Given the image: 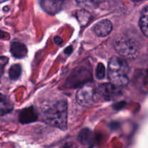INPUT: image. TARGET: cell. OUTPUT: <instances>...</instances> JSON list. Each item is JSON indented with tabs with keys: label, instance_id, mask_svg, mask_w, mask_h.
<instances>
[{
	"label": "cell",
	"instance_id": "6",
	"mask_svg": "<svg viewBox=\"0 0 148 148\" xmlns=\"http://www.w3.org/2000/svg\"><path fill=\"white\" fill-rule=\"evenodd\" d=\"M64 1V0H41L40 5L46 12L53 14L62 9Z\"/></svg>",
	"mask_w": 148,
	"mask_h": 148
},
{
	"label": "cell",
	"instance_id": "3",
	"mask_svg": "<svg viewBox=\"0 0 148 148\" xmlns=\"http://www.w3.org/2000/svg\"><path fill=\"white\" fill-rule=\"evenodd\" d=\"M114 48L122 57L133 59L138 53V47L135 40L127 36H120L114 40Z\"/></svg>",
	"mask_w": 148,
	"mask_h": 148
},
{
	"label": "cell",
	"instance_id": "8",
	"mask_svg": "<svg viewBox=\"0 0 148 148\" xmlns=\"http://www.w3.org/2000/svg\"><path fill=\"white\" fill-rule=\"evenodd\" d=\"M11 53L17 59L24 58L27 53V49L25 45L20 42H13L10 47Z\"/></svg>",
	"mask_w": 148,
	"mask_h": 148
},
{
	"label": "cell",
	"instance_id": "1",
	"mask_svg": "<svg viewBox=\"0 0 148 148\" xmlns=\"http://www.w3.org/2000/svg\"><path fill=\"white\" fill-rule=\"evenodd\" d=\"M44 119L50 125L62 130L66 129L67 105L66 101H58L43 108Z\"/></svg>",
	"mask_w": 148,
	"mask_h": 148
},
{
	"label": "cell",
	"instance_id": "15",
	"mask_svg": "<svg viewBox=\"0 0 148 148\" xmlns=\"http://www.w3.org/2000/svg\"><path fill=\"white\" fill-rule=\"evenodd\" d=\"M93 1H95V2H96L98 4H101V2H103V1H106V0H93Z\"/></svg>",
	"mask_w": 148,
	"mask_h": 148
},
{
	"label": "cell",
	"instance_id": "7",
	"mask_svg": "<svg viewBox=\"0 0 148 148\" xmlns=\"http://www.w3.org/2000/svg\"><path fill=\"white\" fill-rule=\"evenodd\" d=\"M112 23L108 20H103L94 26V31L97 36L105 37L108 36L112 30Z\"/></svg>",
	"mask_w": 148,
	"mask_h": 148
},
{
	"label": "cell",
	"instance_id": "9",
	"mask_svg": "<svg viewBox=\"0 0 148 148\" xmlns=\"http://www.w3.org/2000/svg\"><path fill=\"white\" fill-rule=\"evenodd\" d=\"M140 27L143 34L148 38V7L143 10L140 19Z\"/></svg>",
	"mask_w": 148,
	"mask_h": 148
},
{
	"label": "cell",
	"instance_id": "10",
	"mask_svg": "<svg viewBox=\"0 0 148 148\" xmlns=\"http://www.w3.org/2000/svg\"><path fill=\"white\" fill-rule=\"evenodd\" d=\"M36 116H35V113L32 108L25 110L23 111L20 116V121L22 123H28L32 122L34 120H36Z\"/></svg>",
	"mask_w": 148,
	"mask_h": 148
},
{
	"label": "cell",
	"instance_id": "2",
	"mask_svg": "<svg viewBox=\"0 0 148 148\" xmlns=\"http://www.w3.org/2000/svg\"><path fill=\"white\" fill-rule=\"evenodd\" d=\"M130 66L124 59L114 56L108 63V75L110 82L118 88L128 85Z\"/></svg>",
	"mask_w": 148,
	"mask_h": 148
},
{
	"label": "cell",
	"instance_id": "11",
	"mask_svg": "<svg viewBox=\"0 0 148 148\" xmlns=\"http://www.w3.org/2000/svg\"><path fill=\"white\" fill-rule=\"evenodd\" d=\"M22 72V69L20 65L14 64L10 67L9 70V76L11 79H17L20 76Z\"/></svg>",
	"mask_w": 148,
	"mask_h": 148
},
{
	"label": "cell",
	"instance_id": "13",
	"mask_svg": "<svg viewBox=\"0 0 148 148\" xmlns=\"http://www.w3.org/2000/svg\"><path fill=\"white\" fill-rule=\"evenodd\" d=\"M96 77L98 79H102L105 77V66L102 63L98 64L96 68Z\"/></svg>",
	"mask_w": 148,
	"mask_h": 148
},
{
	"label": "cell",
	"instance_id": "4",
	"mask_svg": "<svg viewBox=\"0 0 148 148\" xmlns=\"http://www.w3.org/2000/svg\"><path fill=\"white\" fill-rule=\"evenodd\" d=\"M96 89L92 82H87L82 85L77 92V101L79 105L85 107H90L95 101Z\"/></svg>",
	"mask_w": 148,
	"mask_h": 148
},
{
	"label": "cell",
	"instance_id": "5",
	"mask_svg": "<svg viewBox=\"0 0 148 148\" xmlns=\"http://www.w3.org/2000/svg\"><path fill=\"white\" fill-rule=\"evenodd\" d=\"M119 88L111 82L101 84L96 89V96H99L104 101H111L119 94Z\"/></svg>",
	"mask_w": 148,
	"mask_h": 148
},
{
	"label": "cell",
	"instance_id": "12",
	"mask_svg": "<svg viewBox=\"0 0 148 148\" xmlns=\"http://www.w3.org/2000/svg\"><path fill=\"white\" fill-rule=\"evenodd\" d=\"M78 5L85 9H92L98 7L99 4H97L93 0H75Z\"/></svg>",
	"mask_w": 148,
	"mask_h": 148
},
{
	"label": "cell",
	"instance_id": "14",
	"mask_svg": "<svg viewBox=\"0 0 148 148\" xmlns=\"http://www.w3.org/2000/svg\"><path fill=\"white\" fill-rule=\"evenodd\" d=\"M54 41H55V43H56V44L61 45V44H62V42H63V40H62V39L60 37L56 36V37L54 38Z\"/></svg>",
	"mask_w": 148,
	"mask_h": 148
}]
</instances>
